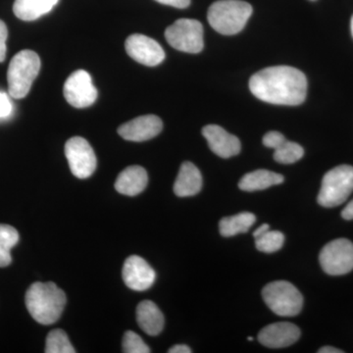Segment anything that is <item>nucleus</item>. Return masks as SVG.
Listing matches in <instances>:
<instances>
[{"instance_id": "nucleus-1", "label": "nucleus", "mask_w": 353, "mask_h": 353, "mask_svg": "<svg viewBox=\"0 0 353 353\" xmlns=\"http://www.w3.org/2000/svg\"><path fill=\"white\" fill-rule=\"evenodd\" d=\"M250 90L255 97L268 103L301 105L307 94V80L294 67H268L250 78Z\"/></svg>"}, {"instance_id": "nucleus-2", "label": "nucleus", "mask_w": 353, "mask_h": 353, "mask_svg": "<svg viewBox=\"0 0 353 353\" xmlns=\"http://www.w3.org/2000/svg\"><path fill=\"white\" fill-rule=\"evenodd\" d=\"M26 306L41 325L54 324L66 305V294L54 283H34L26 292Z\"/></svg>"}, {"instance_id": "nucleus-3", "label": "nucleus", "mask_w": 353, "mask_h": 353, "mask_svg": "<svg viewBox=\"0 0 353 353\" xmlns=\"http://www.w3.org/2000/svg\"><path fill=\"white\" fill-rule=\"evenodd\" d=\"M252 6L241 0H219L208 9L209 24L219 34L233 36L243 31L252 15Z\"/></svg>"}, {"instance_id": "nucleus-4", "label": "nucleus", "mask_w": 353, "mask_h": 353, "mask_svg": "<svg viewBox=\"0 0 353 353\" xmlns=\"http://www.w3.org/2000/svg\"><path fill=\"white\" fill-rule=\"evenodd\" d=\"M41 70V59L34 51H20L12 58L7 71L8 92L13 99H24L31 90Z\"/></svg>"}, {"instance_id": "nucleus-5", "label": "nucleus", "mask_w": 353, "mask_h": 353, "mask_svg": "<svg viewBox=\"0 0 353 353\" xmlns=\"http://www.w3.org/2000/svg\"><path fill=\"white\" fill-rule=\"evenodd\" d=\"M352 192L353 167L341 165L327 172L323 178L317 201L323 208H336L347 201Z\"/></svg>"}, {"instance_id": "nucleus-6", "label": "nucleus", "mask_w": 353, "mask_h": 353, "mask_svg": "<svg viewBox=\"0 0 353 353\" xmlns=\"http://www.w3.org/2000/svg\"><path fill=\"white\" fill-rule=\"evenodd\" d=\"M262 296L266 305L278 316L294 317L303 310V294L288 281H275L265 285Z\"/></svg>"}, {"instance_id": "nucleus-7", "label": "nucleus", "mask_w": 353, "mask_h": 353, "mask_svg": "<svg viewBox=\"0 0 353 353\" xmlns=\"http://www.w3.org/2000/svg\"><path fill=\"white\" fill-rule=\"evenodd\" d=\"M165 38L172 48L187 53H199L203 50V27L199 21L180 19L169 26Z\"/></svg>"}, {"instance_id": "nucleus-8", "label": "nucleus", "mask_w": 353, "mask_h": 353, "mask_svg": "<svg viewBox=\"0 0 353 353\" xmlns=\"http://www.w3.org/2000/svg\"><path fill=\"white\" fill-rule=\"evenodd\" d=\"M319 260L329 275H345L353 270V243L347 239L330 241L322 248Z\"/></svg>"}, {"instance_id": "nucleus-9", "label": "nucleus", "mask_w": 353, "mask_h": 353, "mask_svg": "<svg viewBox=\"0 0 353 353\" xmlns=\"http://www.w3.org/2000/svg\"><path fill=\"white\" fill-rule=\"evenodd\" d=\"M65 155L73 175L79 179H87L97 169V157L87 139L74 137L65 145Z\"/></svg>"}, {"instance_id": "nucleus-10", "label": "nucleus", "mask_w": 353, "mask_h": 353, "mask_svg": "<svg viewBox=\"0 0 353 353\" xmlns=\"http://www.w3.org/2000/svg\"><path fill=\"white\" fill-rule=\"evenodd\" d=\"M63 92L67 102L76 108L92 105L99 95L92 77L85 70H78L68 77L64 83Z\"/></svg>"}, {"instance_id": "nucleus-11", "label": "nucleus", "mask_w": 353, "mask_h": 353, "mask_svg": "<svg viewBox=\"0 0 353 353\" xmlns=\"http://www.w3.org/2000/svg\"><path fill=\"white\" fill-rule=\"evenodd\" d=\"M125 48L130 57L145 66H157L165 59V52L162 46L157 41L145 34H132L127 39Z\"/></svg>"}, {"instance_id": "nucleus-12", "label": "nucleus", "mask_w": 353, "mask_h": 353, "mask_svg": "<svg viewBox=\"0 0 353 353\" xmlns=\"http://www.w3.org/2000/svg\"><path fill=\"white\" fill-rule=\"evenodd\" d=\"M122 275L127 287L136 292L150 289L157 279L152 267L138 255L128 257L123 266Z\"/></svg>"}, {"instance_id": "nucleus-13", "label": "nucleus", "mask_w": 353, "mask_h": 353, "mask_svg": "<svg viewBox=\"0 0 353 353\" xmlns=\"http://www.w3.org/2000/svg\"><path fill=\"white\" fill-rule=\"evenodd\" d=\"M163 129V123L157 115L139 116L125 123L118 129V134L126 141H148L158 136Z\"/></svg>"}, {"instance_id": "nucleus-14", "label": "nucleus", "mask_w": 353, "mask_h": 353, "mask_svg": "<svg viewBox=\"0 0 353 353\" xmlns=\"http://www.w3.org/2000/svg\"><path fill=\"white\" fill-rule=\"evenodd\" d=\"M301 338V330L290 322H279L264 327L259 334V340L264 347L284 348L294 345Z\"/></svg>"}, {"instance_id": "nucleus-15", "label": "nucleus", "mask_w": 353, "mask_h": 353, "mask_svg": "<svg viewBox=\"0 0 353 353\" xmlns=\"http://www.w3.org/2000/svg\"><path fill=\"white\" fill-rule=\"evenodd\" d=\"M202 134L208 141L209 148L221 158L236 157L241 152L240 139L218 125H208L202 129Z\"/></svg>"}, {"instance_id": "nucleus-16", "label": "nucleus", "mask_w": 353, "mask_h": 353, "mask_svg": "<svg viewBox=\"0 0 353 353\" xmlns=\"http://www.w3.org/2000/svg\"><path fill=\"white\" fill-rule=\"evenodd\" d=\"M148 176L141 166H130L123 170L115 182V189L125 196H134L145 190Z\"/></svg>"}, {"instance_id": "nucleus-17", "label": "nucleus", "mask_w": 353, "mask_h": 353, "mask_svg": "<svg viewBox=\"0 0 353 353\" xmlns=\"http://www.w3.org/2000/svg\"><path fill=\"white\" fill-rule=\"evenodd\" d=\"M202 183L201 171L196 165L183 162L174 185V192L180 197L196 196L202 189Z\"/></svg>"}, {"instance_id": "nucleus-18", "label": "nucleus", "mask_w": 353, "mask_h": 353, "mask_svg": "<svg viewBox=\"0 0 353 353\" xmlns=\"http://www.w3.org/2000/svg\"><path fill=\"white\" fill-rule=\"evenodd\" d=\"M137 321L141 329L150 336H157L164 329V316L157 304L150 301H143L139 304Z\"/></svg>"}, {"instance_id": "nucleus-19", "label": "nucleus", "mask_w": 353, "mask_h": 353, "mask_svg": "<svg viewBox=\"0 0 353 353\" xmlns=\"http://www.w3.org/2000/svg\"><path fill=\"white\" fill-rule=\"evenodd\" d=\"M59 0H15L13 12L20 20H38L41 16L50 13Z\"/></svg>"}, {"instance_id": "nucleus-20", "label": "nucleus", "mask_w": 353, "mask_h": 353, "mask_svg": "<svg viewBox=\"0 0 353 353\" xmlns=\"http://www.w3.org/2000/svg\"><path fill=\"white\" fill-rule=\"evenodd\" d=\"M284 181V176L281 174L259 169L243 176L239 183V188L243 192H257L268 189L272 185H280Z\"/></svg>"}, {"instance_id": "nucleus-21", "label": "nucleus", "mask_w": 353, "mask_h": 353, "mask_svg": "<svg viewBox=\"0 0 353 353\" xmlns=\"http://www.w3.org/2000/svg\"><path fill=\"white\" fill-rule=\"evenodd\" d=\"M255 221L256 217L250 212L222 218L219 223L220 234L225 238H231L238 234L248 233Z\"/></svg>"}, {"instance_id": "nucleus-22", "label": "nucleus", "mask_w": 353, "mask_h": 353, "mask_svg": "<svg viewBox=\"0 0 353 353\" xmlns=\"http://www.w3.org/2000/svg\"><path fill=\"white\" fill-rule=\"evenodd\" d=\"M19 239L15 228L0 224V268L7 267L12 262L11 250L17 245Z\"/></svg>"}, {"instance_id": "nucleus-23", "label": "nucleus", "mask_w": 353, "mask_h": 353, "mask_svg": "<svg viewBox=\"0 0 353 353\" xmlns=\"http://www.w3.org/2000/svg\"><path fill=\"white\" fill-rule=\"evenodd\" d=\"M304 155L303 146L285 139L274 152V159L281 164H292L301 160Z\"/></svg>"}, {"instance_id": "nucleus-24", "label": "nucleus", "mask_w": 353, "mask_h": 353, "mask_svg": "<svg viewBox=\"0 0 353 353\" xmlns=\"http://www.w3.org/2000/svg\"><path fill=\"white\" fill-rule=\"evenodd\" d=\"M44 352L46 353H75L76 350L63 330L55 329L50 332L46 338Z\"/></svg>"}, {"instance_id": "nucleus-25", "label": "nucleus", "mask_w": 353, "mask_h": 353, "mask_svg": "<svg viewBox=\"0 0 353 353\" xmlns=\"http://www.w3.org/2000/svg\"><path fill=\"white\" fill-rule=\"evenodd\" d=\"M285 243L284 234L279 231H267L255 239V246L259 252L274 253L280 250Z\"/></svg>"}, {"instance_id": "nucleus-26", "label": "nucleus", "mask_w": 353, "mask_h": 353, "mask_svg": "<svg viewBox=\"0 0 353 353\" xmlns=\"http://www.w3.org/2000/svg\"><path fill=\"white\" fill-rule=\"evenodd\" d=\"M123 352L150 353V348L145 345L143 339L134 332L128 331L124 334L122 343Z\"/></svg>"}, {"instance_id": "nucleus-27", "label": "nucleus", "mask_w": 353, "mask_h": 353, "mask_svg": "<svg viewBox=\"0 0 353 353\" xmlns=\"http://www.w3.org/2000/svg\"><path fill=\"white\" fill-rule=\"evenodd\" d=\"M285 139H287L285 138L284 134H281L280 132L271 131L267 132L263 137V145L267 146V148L275 150V148H277Z\"/></svg>"}, {"instance_id": "nucleus-28", "label": "nucleus", "mask_w": 353, "mask_h": 353, "mask_svg": "<svg viewBox=\"0 0 353 353\" xmlns=\"http://www.w3.org/2000/svg\"><path fill=\"white\" fill-rule=\"evenodd\" d=\"M7 38H8V30L6 23L0 20V63L6 60Z\"/></svg>"}, {"instance_id": "nucleus-29", "label": "nucleus", "mask_w": 353, "mask_h": 353, "mask_svg": "<svg viewBox=\"0 0 353 353\" xmlns=\"http://www.w3.org/2000/svg\"><path fill=\"white\" fill-rule=\"evenodd\" d=\"M12 104L6 92H0V118H6L12 112Z\"/></svg>"}, {"instance_id": "nucleus-30", "label": "nucleus", "mask_w": 353, "mask_h": 353, "mask_svg": "<svg viewBox=\"0 0 353 353\" xmlns=\"http://www.w3.org/2000/svg\"><path fill=\"white\" fill-rule=\"evenodd\" d=\"M155 1L179 9L187 8L190 6V0H155Z\"/></svg>"}, {"instance_id": "nucleus-31", "label": "nucleus", "mask_w": 353, "mask_h": 353, "mask_svg": "<svg viewBox=\"0 0 353 353\" xmlns=\"http://www.w3.org/2000/svg\"><path fill=\"white\" fill-rule=\"evenodd\" d=\"M341 217L345 220H353V199L341 211Z\"/></svg>"}, {"instance_id": "nucleus-32", "label": "nucleus", "mask_w": 353, "mask_h": 353, "mask_svg": "<svg viewBox=\"0 0 353 353\" xmlns=\"http://www.w3.org/2000/svg\"><path fill=\"white\" fill-rule=\"evenodd\" d=\"M169 353H190L192 350L185 345H176L168 350Z\"/></svg>"}, {"instance_id": "nucleus-33", "label": "nucleus", "mask_w": 353, "mask_h": 353, "mask_svg": "<svg viewBox=\"0 0 353 353\" xmlns=\"http://www.w3.org/2000/svg\"><path fill=\"white\" fill-rule=\"evenodd\" d=\"M269 230H270V226H269L268 224H262L261 226L255 230L254 233H253V236H254V239L259 238V236L266 233Z\"/></svg>"}, {"instance_id": "nucleus-34", "label": "nucleus", "mask_w": 353, "mask_h": 353, "mask_svg": "<svg viewBox=\"0 0 353 353\" xmlns=\"http://www.w3.org/2000/svg\"><path fill=\"white\" fill-rule=\"evenodd\" d=\"M319 353H343V350L333 347H324L318 350Z\"/></svg>"}, {"instance_id": "nucleus-35", "label": "nucleus", "mask_w": 353, "mask_h": 353, "mask_svg": "<svg viewBox=\"0 0 353 353\" xmlns=\"http://www.w3.org/2000/svg\"><path fill=\"white\" fill-rule=\"evenodd\" d=\"M350 29H352V38H353V16L352 18V22H350Z\"/></svg>"}, {"instance_id": "nucleus-36", "label": "nucleus", "mask_w": 353, "mask_h": 353, "mask_svg": "<svg viewBox=\"0 0 353 353\" xmlns=\"http://www.w3.org/2000/svg\"><path fill=\"white\" fill-rule=\"evenodd\" d=\"M248 341H252L253 338H252V336H248Z\"/></svg>"}]
</instances>
